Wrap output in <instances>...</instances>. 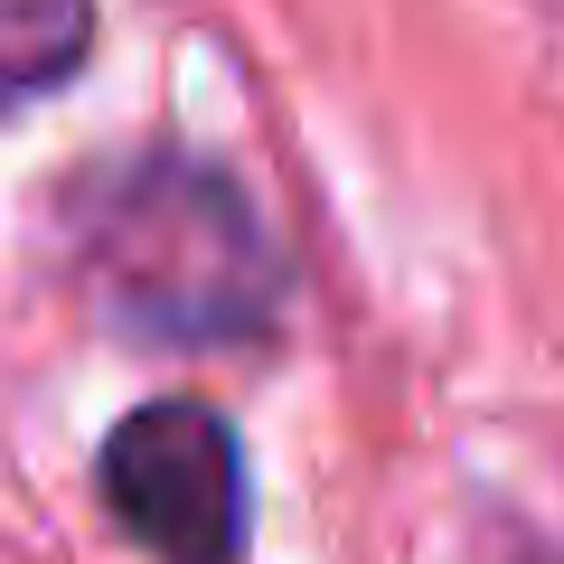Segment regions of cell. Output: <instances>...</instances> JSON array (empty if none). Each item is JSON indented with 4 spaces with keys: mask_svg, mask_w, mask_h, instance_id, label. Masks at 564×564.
I'll use <instances>...</instances> for the list:
<instances>
[{
    "mask_svg": "<svg viewBox=\"0 0 564 564\" xmlns=\"http://www.w3.org/2000/svg\"><path fill=\"white\" fill-rule=\"evenodd\" d=\"M95 47V0H0V104L66 85Z\"/></svg>",
    "mask_w": 564,
    "mask_h": 564,
    "instance_id": "3",
    "label": "cell"
},
{
    "mask_svg": "<svg viewBox=\"0 0 564 564\" xmlns=\"http://www.w3.org/2000/svg\"><path fill=\"white\" fill-rule=\"evenodd\" d=\"M95 489L113 527L161 564H236L245 555V443L198 395H161L104 433Z\"/></svg>",
    "mask_w": 564,
    "mask_h": 564,
    "instance_id": "2",
    "label": "cell"
},
{
    "mask_svg": "<svg viewBox=\"0 0 564 564\" xmlns=\"http://www.w3.org/2000/svg\"><path fill=\"white\" fill-rule=\"evenodd\" d=\"M76 273L104 321L151 348H236L273 321L282 292L254 198L188 151H141L85 188Z\"/></svg>",
    "mask_w": 564,
    "mask_h": 564,
    "instance_id": "1",
    "label": "cell"
}]
</instances>
